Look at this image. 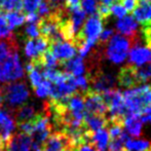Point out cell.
I'll use <instances>...</instances> for the list:
<instances>
[{
  "label": "cell",
  "mask_w": 151,
  "mask_h": 151,
  "mask_svg": "<svg viewBox=\"0 0 151 151\" xmlns=\"http://www.w3.org/2000/svg\"><path fill=\"white\" fill-rule=\"evenodd\" d=\"M30 97V91L25 82H10L1 88L0 98L8 107L18 109L25 105Z\"/></svg>",
  "instance_id": "2"
},
{
  "label": "cell",
  "mask_w": 151,
  "mask_h": 151,
  "mask_svg": "<svg viewBox=\"0 0 151 151\" xmlns=\"http://www.w3.org/2000/svg\"><path fill=\"white\" fill-rule=\"evenodd\" d=\"M66 151H73V150H72V149H71V150H66Z\"/></svg>",
  "instance_id": "41"
},
{
  "label": "cell",
  "mask_w": 151,
  "mask_h": 151,
  "mask_svg": "<svg viewBox=\"0 0 151 151\" xmlns=\"http://www.w3.org/2000/svg\"><path fill=\"white\" fill-rule=\"evenodd\" d=\"M50 131H52V123H50L48 114H37V116L33 120V131L30 136L33 143L32 146L36 149L40 145H42L46 138L50 136Z\"/></svg>",
  "instance_id": "6"
},
{
  "label": "cell",
  "mask_w": 151,
  "mask_h": 151,
  "mask_svg": "<svg viewBox=\"0 0 151 151\" xmlns=\"http://www.w3.org/2000/svg\"><path fill=\"white\" fill-rule=\"evenodd\" d=\"M129 63L133 67L151 64V48L149 46L135 44L129 55Z\"/></svg>",
  "instance_id": "10"
},
{
  "label": "cell",
  "mask_w": 151,
  "mask_h": 151,
  "mask_svg": "<svg viewBox=\"0 0 151 151\" xmlns=\"http://www.w3.org/2000/svg\"><path fill=\"white\" fill-rule=\"evenodd\" d=\"M123 151H125V150H123Z\"/></svg>",
  "instance_id": "43"
},
{
  "label": "cell",
  "mask_w": 151,
  "mask_h": 151,
  "mask_svg": "<svg viewBox=\"0 0 151 151\" xmlns=\"http://www.w3.org/2000/svg\"><path fill=\"white\" fill-rule=\"evenodd\" d=\"M52 83L46 79H43V81H42L37 88H34L36 96L41 98V99L50 97V93H52Z\"/></svg>",
  "instance_id": "25"
},
{
  "label": "cell",
  "mask_w": 151,
  "mask_h": 151,
  "mask_svg": "<svg viewBox=\"0 0 151 151\" xmlns=\"http://www.w3.org/2000/svg\"><path fill=\"white\" fill-rule=\"evenodd\" d=\"M10 37H14L12 29L9 28L7 22L3 14H0V40H5Z\"/></svg>",
  "instance_id": "26"
},
{
  "label": "cell",
  "mask_w": 151,
  "mask_h": 151,
  "mask_svg": "<svg viewBox=\"0 0 151 151\" xmlns=\"http://www.w3.org/2000/svg\"><path fill=\"white\" fill-rule=\"evenodd\" d=\"M134 71H135L138 83H145L151 80V64H146L140 67H134Z\"/></svg>",
  "instance_id": "23"
},
{
  "label": "cell",
  "mask_w": 151,
  "mask_h": 151,
  "mask_svg": "<svg viewBox=\"0 0 151 151\" xmlns=\"http://www.w3.org/2000/svg\"><path fill=\"white\" fill-rule=\"evenodd\" d=\"M80 6H81V0H65V4H64V7L69 12L79 9L81 8Z\"/></svg>",
  "instance_id": "33"
},
{
  "label": "cell",
  "mask_w": 151,
  "mask_h": 151,
  "mask_svg": "<svg viewBox=\"0 0 151 151\" xmlns=\"http://www.w3.org/2000/svg\"><path fill=\"white\" fill-rule=\"evenodd\" d=\"M37 116L35 107L31 104H25L16 110V119L18 123L32 121Z\"/></svg>",
  "instance_id": "20"
},
{
  "label": "cell",
  "mask_w": 151,
  "mask_h": 151,
  "mask_svg": "<svg viewBox=\"0 0 151 151\" xmlns=\"http://www.w3.org/2000/svg\"><path fill=\"white\" fill-rule=\"evenodd\" d=\"M39 19V16L36 12H30V14H27L25 16V21H27L29 24H36V23H38Z\"/></svg>",
  "instance_id": "38"
},
{
  "label": "cell",
  "mask_w": 151,
  "mask_h": 151,
  "mask_svg": "<svg viewBox=\"0 0 151 151\" xmlns=\"http://www.w3.org/2000/svg\"><path fill=\"white\" fill-rule=\"evenodd\" d=\"M141 121L143 123H151V105L144 107L141 111Z\"/></svg>",
  "instance_id": "34"
},
{
  "label": "cell",
  "mask_w": 151,
  "mask_h": 151,
  "mask_svg": "<svg viewBox=\"0 0 151 151\" xmlns=\"http://www.w3.org/2000/svg\"><path fill=\"white\" fill-rule=\"evenodd\" d=\"M116 79H117L118 84L121 88H124L127 90L135 88V86H137V84H139L137 81V78H136L134 67L131 65L124 66L121 68Z\"/></svg>",
  "instance_id": "16"
},
{
  "label": "cell",
  "mask_w": 151,
  "mask_h": 151,
  "mask_svg": "<svg viewBox=\"0 0 151 151\" xmlns=\"http://www.w3.org/2000/svg\"><path fill=\"white\" fill-rule=\"evenodd\" d=\"M48 50L52 52V56L58 60L59 64L61 65L64 62L74 58L76 55V52H77V48L72 42L60 39L50 42Z\"/></svg>",
  "instance_id": "7"
},
{
  "label": "cell",
  "mask_w": 151,
  "mask_h": 151,
  "mask_svg": "<svg viewBox=\"0 0 151 151\" xmlns=\"http://www.w3.org/2000/svg\"><path fill=\"white\" fill-rule=\"evenodd\" d=\"M82 96H83L86 113L106 116L108 112V108L102 95L88 90Z\"/></svg>",
  "instance_id": "8"
},
{
  "label": "cell",
  "mask_w": 151,
  "mask_h": 151,
  "mask_svg": "<svg viewBox=\"0 0 151 151\" xmlns=\"http://www.w3.org/2000/svg\"><path fill=\"white\" fill-rule=\"evenodd\" d=\"M109 142L110 137L106 127H103L95 133H91V143L95 146L98 151H108Z\"/></svg>",
  "instance_id": "18"
},
{
  "label": "cell",
  "mask_w": 151,
  "mask_h": 151,
  "mask_svg": "<svg viewBox=\"0 0 151 151\" xmlns=\"http://www.w3.org/2000/svg\"><path fill=\"white\" fill-rule=\"evenodd\" d=\"M108 118L104 115H95V114L86 113L83 118L84 127L90 133H95L103 127H107Z\"/></svg>",
  "instance_id": "17"
},
{
  "label": "cell",
  "mask_w": 151,
  "mask_h": 151,
  "mask_svg": "<svg viewBox=\"0 0 151 151\" xmlns=\"http://www.w3.org/2000/svg\"><path fill=\"white\" fill-rule=\"evenodd\" d=\"M4 18H5L6 22H7V24L10 29L17 28V27L24 24V22H25V14L24 12H6Z\"/></svg>",
  "instance_id": "22"
},
{
  "label": "cell",
  "mask_w": 151,
  "mask_h": 151,
  "mask_svg": "<svg viewBox=\"0 0 151 151\" xmlns=\"http://www.w3.org/2000/svg\"><path fill=\"white\" fill-rule=\"evenodd\" d=\"M142 31H143L144 38H145L148 46L151 48V24L148 25V26H144L143 30H142Z\"/></svg>",
  "instance_id": "37"
},
{
  "label": "cell",
  "mask_w": 151,
  "mask_h": 151,
  "mask_svg": "<svg viewBox=\"0 0 151 151\" xmlns=\"http://www.w3.org/2000/svg\"><path fill=\"white\" fill-rule=\"evenodd\" d=\"M22 2L23 10L26 14H30V12H36L41 0H22Z\"/></svg>",
  "instance_id": "29"
},
{
  "label": "cell",
  "mask_w": 151,
  "mask_h": 151,
  "mask_svg": "<svg viewBox=\"0 0 151 151\" xmlns=\"http://www.w3.org/2000/svg\"><path fill=\"white\" fill-rule=\"evenodd\" d=\"M25 34L28 37V39H35L40 36L39 29H38V25L36 24H29L25 29Z\"/></svg>",
  "instance_id": "31"
},
{
  "label": "cell",
  "mask_w": 151,
  "mask_h": 151,
  "mask_svg": "<svg viewBox=\"0 0 151 151\" xmlns=\"http://www.w3.org/2000/svg\"><path fill=\"white\" fill-rule=\"evenodd\" d=\"M110 12H111L114 17L120 19V18H123L124 16H127V12L122 6V4L120 3V1H117L110 6Z\"/></svg>",
  "instance_id": "30"
},
{
  "label": "cell",
  "mask_w": 151,
  "mask_h": 151,
  "mask_svg": "<svg viewBox=\"0 0 151 151\" xmlns=\"http://www.w3.org/2000/svg\"><path fill=\"white\" fill-rule=\"evenodd\" d=\"M147 151H151V148H150V149H149V150H147Z\"/></svg>",
  "instance_id": "42"
},
{
  "label": "cell",
  "mask_w": 151,
  "mask_h": 151,
  "mask_svg": "<svg viewBox=\"0 0 151 151\" xmlns=\"http://www.w3.org/2000/svg\"><path fill=\"white\" fill-rule=\"evenodd\" d=\"M32 139L26 134H16L4 144V151H31Z\"/></svg>",
  "instance_id": "12"
},
{
  "label": "cell",
  "mask_w": 151,
  "mask_h": 151,
  "mask_svg": "<svg viewBox=\"0 0 151 151\" xmlns=\"http://www.w3.org/2000/svg\"><path fill=\"white\" fill-rule=\"evenodd\" d=\"M102 97L107 104V113H109V117H107L108 120L122 122L123 117L127 114V109H125L124 101H123L122 93H120V91L115 88V90L103 93Z\"/></svg>",
  "instance_id": "5"
},
{
  "label": "cell",
  "mask_w": 151,
  "mask_h": 151,
  "mask_svg": "<svg viewBox=\"0 0 151 151\" xmlns=\"http://www.w3.org/2000/svg\"><path fill=\"white\" fill-rule=\"evenodd\" d=\"M114 35V30L112 28H107V29H104L102 31V33L100 34V37H99V40H100V44H105L109 41L110 39L112 38V36Z\"/></svg>",
  "instance_id": "32"
},
{
  "label": "cell",
  "mask_w": 151,
  "mask_h": 151,
  "mask_svg": "<svg viewBox=\"0 0 151 151\" xmlns=\"http://www.w3.org/2000/svg\"><path fill=\"white\" fill-rule=\"evenodd\" d=\"M121 4L127 12H133L138 4V0H121Z\"/></svg>",
  "instance_id": "36"
},
{
  "label": "cell",
  "mask_w": 151,
  "mask_h": 151,
  "mask_svg": "<svg viewBox=\"0 0 151 151\" xmlns=\"http://www.w3.org/2000/svg\"><path fill=\"white\" fill-rule=\"evenodd\" d=\"M151 148V143L147 140H133L129 139L123 143V149L125 151H147Z\"/></svg>",
  "instance_id": "21"
},
{
  "label": "cell",
  "mask_w": 151,
  "mask_h": 151,
  "mask_svg": "<svg viewBox=\"0 0 151 151\" xmlns=\"http://www.w3.org/2000/svg\"><path fill=\"white\" fill-rule=\"evenodd\" d=\"M25 54L28 58L31 59V61H35L39 58V54H38L37 50H36L35 45V40L34 39H28L25 45Z\"/></svg>",
  "instance_id": "27"
},
{
  "label": "cell",
  "mask_w": 151,
  "mask_h": 151,
  "mask_svg": "<svg viewBox=\"0 0 151 151\" xmlns=\"http://www.w3.org/2000/svg\"><path fill=\"white\" fill-rule=\"evenodd\" d=\"M1 12H21L23 9L22 0H0Z\"/></svg>",
  "instance_id": "24"
},
{
  "label": "cell",
  "mask_w": 151,
  "mask_h": 151,
  "mask_svg": "<svg viewBox=\"0 0 151 151\" xmlns=\"http://www.w3.org/2000/svg\"><path fill=\"white\" fill-rule=\"evenodd\" d=\"M134 12V19L142 26L151 24V2L149 0H138Z\"/></svg>",
  "instance_id": "15"
},
{
  "label": "cell",
  "mask_w": 151,
  "mask_h": 151,
  "mask_svg": "<svg viewBox=\"0 0 151 151\" xmlns=\"http://www.w3.org/2000/svg\"><path fill=\"white\" fill-rule=\"evenodd\" d=\"M117 1H119V0H100V4H103V5H106V6H108V7H110L112 4Z\"/></svg>",
  "instance_id": "39"
},
{
  "label": "cell",
  "mask_w": 151,
  "mask_h": 151,
  "mask_svg": "<svg viewBox=\"0 0 151 151\" xmlns=\"http://www.w3.org/2000/svg\"><path fill=\"white\" fill-rule=\"evenodd\" d=\"M0 151H4V146H0Z\"/></svg>",
  "instance_id": "40"
},
{
  "label": "cell",
  "mask_w": 151,
  "mask_h": 151,
  "mask_svg": "<svg viewBox=\"0 0 151 151\" xmlns=\"http://www.w3.org/2000/svg\"><path fill=\"white\" fill-rule=\"evenodd\" d=\"M82 10L88 14H93L97 12L98 0H81Z\"/></svg>",
  "instance_id": "28"
},
{
  "label": "cell",
  "mask_w": 151,
  "mask_h": 151,
  "mask_svg": "<svg viewBox=\"0 0 151 151\" xmlns=\"http://www.w3.org/2000/svg\"><path fill=\"white\" fill-rule=\"evenodd\" d=\"M122 125L125 129V132L132 137L138 138L142 134L143 122L141 121L140 113H127L123 117Z\"/></svg>",
  "instance_id": "14"
},
{
  "label": "cell",
  "mask_w": 151,
  "mask_h": 151,
  "mask_svg": "<svg viewBox=\"0 0 151 151\" xmlns=\"http://www.w3.org/2000/svg\"><path fill=\"white\" fill-rule=\"evenodd\" d=\"M24 76L14 37L0 40V82L10 83Z\"/></svg>",
  "instance_id": "1"
},
{
  "label": "cell",
  "mask_w": 151,
  "mask_h": 151,
  "mask_svg": "<svg viewBox=\"0 0 151 151\" xmlns=\"http://www.w3.org/2000/svg\"><path fill=\"white\" fill-rule=\"evenodd\" d=\"M72 150L73 151H98L96 149L95 146H93L91 143H88V142L78 144V145H76L75 148H73Z\"/></svg>",
  "instance_id": "35"
},
{
  "label": "cell",
  "mask_w": 151,
  "mask_h": 151,
  "mask_svg": "<svg viewBox=\"0 0 151 151\" xmlns=\"http://www.w3.org/2000/svg\"><path fill=\"white\" fill-rule=\"evenodd\" d=\"M102 31H103V20L100 18L98 14H91L76 37L75 41H74V45L77 48L82 41H88L96 45Z\"/></svg>",
  "instance_id": "4"
},
{
  "label": "cell",
  "mask_w": 151,
  "mask_h": 151,
  "mask_svg": "<svg viewBox=\"0 0 151 151\" xmlns=\"http://www.w3.org/2000/svg\"><path fill=\"white\" fill-rule=\"evenodd\" d=\"M61 65L65 69L66 73L71 74L74 77L82 75L86 71V65L83 63V59L79 58V57L70 59V60L62 63Z\"/></svg>",
  "instance_id": "19"
},
{
  "label": "cell",
  "mask_w": 151,
  "mask_h": 151,
  "mask_svg": "<svg viewBox=\"0 0 151 151\" xmlns=\"http://www.w3.org/2000/svg\"><path fill=\"white\" fill-rule=\"evenodd\" d=\"M116 29L120 33V35L129 38V40L135 42L137 38V30H138V23L132 16H124L123 18L118 19L116 22Z\"/></svg>",
  "instance_id": "11"
},
{
  "label": "cell",
  "mask_w": 151,
  "mask_h": 151,
  "mask_svg": "<svg viewBox=\"0 0 151 151\" xmlns=\"http://www.w3.org/2000/svg\"><path fill=\"white\" fill-rule=\"evenodd\" d=\"M16 120L5 110H0V136L3 145L12 138L16 131Z\"/></svg>",
  "instance_id": "13"
},
{
  "label": "cell",
  "mask_w": 151,
  "mask_h": 151,
  "mask_svg": "<svg viewBox=\"0 0 151 151\" xmlns=\"http://www.w3.org/2000/svg\"><path fill=\"white\" fill-rule=\"evenodd\" d=\"M71 141L63 132H55L50 134L42 143V151H66L73 149Z\"/></svg>",
  "instance_id": "9"
},
{
  "label": "cell",
  "mask_w": 151,
  "mask_h": 151,
  "mask_svg": "<svg viewBox=\"0 0 151 151\" xmlns=\"http://www.w3.org/2000/svg\"><path fill=\"white\" fill-rule=\"evenodd\" d=\"M132 41L129 38L116 34L113 35L109 40L107 47L105 50V57L111 63L115 65H120L125 61L129 52Z\"/></svg>",
  "instance_id": "3"
}]
</instances>
